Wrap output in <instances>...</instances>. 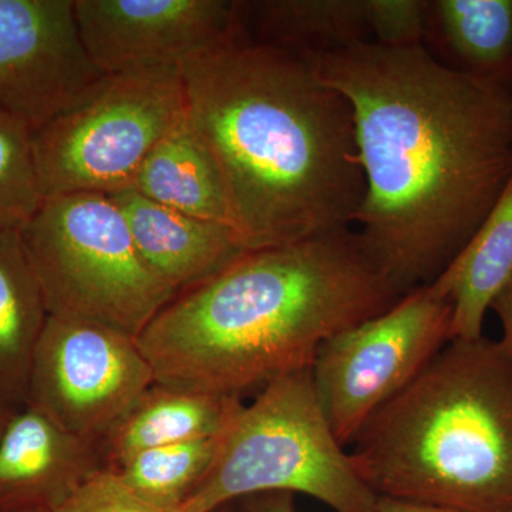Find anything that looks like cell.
<instances>
[{
	"label": "cell",
	"mask_w": 512,
	"mask_h": 512,
	"mask_svg": "<svg viewBox=\"0 0 512 512\" xmlns=\"http://www.w3.org/2000/svg\"><path fill=\"white\" fill-rule=\"evenodd\" d=\"M350 228L251 251L137 336L156 382L238 397L312 367L323 343L402 298Z\"/></svg>",
	"instance_id": "obj_3"
},
{
	"label": "cell",
	"mask_w": 512,
	"mask_h": 512,
	"mask_svg": "<svg viewBox=\"0 0 512 512\" xmlns=\"http://www.w3.org/2000/svg\"><path fill=\"white\" fill-rule=\"evenodd\" d=\"M238 512H298L291 493H265L239 500Z\"/></svg>",
	"instance_id": "obj_24"
},
{
	"label": "cell",
	"mask_w": 512,
	"mask_h": 512,
	"mask_svg": "<svg viewBox=\"0 0 512 512\" xmlns=\"http://www.w3.org/2000/svg\"><path fill=\"white\" fill-rule=\"evenodd\" d=\"M423 47L448 69L512 92V0H426Z\"/></svg>",
	"instance_id": "obj_16"
},
{
	"label": "cell",
	"mask_w": 512,
	"mask_h": 512,
	"mask_svg": "<svg viewBox=\"0 0 512 512\" xmlns=\"http://www.w3.org/2000/svg\"><path fill=\"white\" fill-rule=\"evenodd\" d=\"M187 120L251 251L350 228L365 195L349 101L302 57L232 36L180 69Z\"/></svg>",
	"instance_id": "obj_2"
},
{
	"label": "cell",
	"mask_w": 512,
	"mask_h": 512,
	"mask_svg": "<svg viewBox=\"0 0 512 512\" xmlns=\"http://www.w3.org/2000/svg\"><path fill=\"white\" fill-rule=\"evenodd\" d=\"M153 383V367L134 336L49 316L33 356L28 404L100 448Z\"/></svg>",
	"instance_id": "obj_9"
},
{
	"label": "cell",
	"mask_w": 512,
	"mask_h": 512,
	"mask_svg": "<svg viewBox=\"0 0 512 512\" xmlns=\"http://www.w3.org/2000/svg\"><path fill=\"white\" fill-rule=\"evenodd\" d=\"M131 188L171 210L232 228L220 173L187 117L148 154Z\"/></svg>",
	"instance_id": "obj_19"
},
{
	"label": "cell",
	"mask_w": 512,
	"mask_h": 512,
	"mask_svg": "<svg viewBox=\"0 0 512 512\" xmlns=\"http://www.w3.org/2000/svg\"><path fill=\"white\" fill-rule=\"evenodd\" d=\"M376 512H457V511L443 510V508L426 507V505L402 503V501L390 500V498L379 497V501H377Z\"/></svg>",
	"instance_id": "obj_26"
},
{
	"label": "cell",
	"mask_w": 512,
	"mask_h": 512,
	"mask_svg": "<svg viewBox=\"0 0 512 512\" xmlns=\"http://www.w3.org/2000/svg\"><path fill=\"white\" fill-rule=\"evenodd\" d=\"M490 311H494L500 320L501 328H503V339L500 340V343L512 360V274L495 296Z\"/></svg>",
	"instance_id": "obj_25"
},
{
	"label": "cell",
	"mask_w": 512,
	"mask_h": 512,
	"mask_svg": "<svg viewBox=\"0 0 512 512\" xmlns=\"http://www.w3.org/2000/svg\"><path fill=\"white\" fill-rule=\"evenodd\" d=\"M235 0H74L90 59L104 74L181 69L234 36Z\"/></svg>",
	"instance_id": "obj_11"
},
{
	"label": "cell",
	"mask_w": 512,
	"mask_h": 512,
	"mask_svg": "<svg viewBox=\"0 0 512 512\" xmlns=\"http://www.w3.org/2000/svg\"><path fill=\"white\" fill-rule=\"evenodd\" d=\"M234 36L296 56L373 42L369 0H235Z\"/></svg>",
	"instance_id": "obj_14"
},
{
	"label": "cell",
	"mask_w": 512,
	"mask_h": 512,
	"mask_svg": "<svg viewBox=\"0 0 512 512\" xmlns=\"http://www.w3.org/2000/svg\"><path fill=\"white\" fill-rule=\"evenodd\" d=\"M345 448L320 407L311 367L286 373L239 410L184 510L217 512L251 495L301 493L336 512H376L379 497Z\"/></svg>",
	"instance_id": "obj_5"
},
{
	"label": "cell",
	"mask_w": 512,
	"mask_h": 512,
	"mask_svg": "<svg viewBox=\"0 0 512 512\" xmlns=\"http://www.w3.org/2000/svg\"><path fill=\"white\" fill-rule=\"evenodd\" d=\"M512 274V174L466 248L433 282L453 306L451 340L483 336L485 315Z\"/></svg>",
	"instance_id": "obj_17"
},
{
	"label": "cell",
	"mask_w": 512,
	"mask_h": 512,
	"mask_svg": "<svg viewBox=\"0 0 512 512\" xmlns=\"http://www.w3.org/2000/svg\"><path fill=\"white\" fill-rule=\"evenodd\" d=\"M185 117L180 69L106 74L70 109L33 131L45 198L128 190L148 154Z\"/></svg>",
	"instance_id": "obj_7"
},
{
	"label": "cell",
	"mask_w": 512,
	"mask_h": 512,
	"mask_svg": "<svg viewBox=\"0 0 512 512\" xmlns=\"http://www.w3.org/2000/svg\"><path fill=\"white\" fill-rule=\"evenodd\" d=\"M43 201L32 128L0 110V234L20 231Z\"/></svg>",
	"instance_id": "obj_21"
},
{
	"label": "cell",
	"mask_w": 512,
	"mask_h": 512,
	"mask_svg": "<svg viewBox=\"0 0 512 512\" xmlns=\"http://www.w3.org/2000/svg\"><path fill=\"white\" fill-rule=\"evenodd\" d=\"M49 318L19 231L0 234V404L28 406L37 342Z\"/></svg>",
	"instance_id": "obj_18"
},
{
	"label": "cell",
	"mask_w": 512,
	"mask_h": 512,
	"mask_svg": "<svg viewBox=\"0 0 512 512\" xmlns=\"http://www.w3.org/2000/svg\"><path fill=\"white\" fill-rule=\"evenodd\" d=\"M349 101L365 177L360 239L406 295L466 248L512 174V92L424 49L299 56Z\"/></svg>",
	"instance_id": "obj_1"
},
{
	"label": "cell",
	"mask_w": 512,
	"mask_h": 512,
	"mask_svg": "<svg viewBox=\"0 0 512 512\" xmlns=\"http://www.w3.org/2000/svg\"><path fill=\"white\" fill-rule=\"evenodd\" d=\"M242 406L238 397L153 383L101 443L104 468L150 448L221 437Z\"/></svg>",
	"instance_id": "obj_15"
},
{
	"label": "cell",
	"mask_w": 512,
	"mask_h": 512,
	"mask_svg": "<svg viewBox=\"0 0 512 512\" xmlns=\"http://www.w3.org/2000/svg\"><path fill=\"white\" fill-rule=\"evenodd\" d=\"M6 512H50V510L46 507H23L15 508V510H9Z\"/></svg>",
	"instance_id": "obj_28"
},
{
	"label": "cell",
	"mask_w": 512,
	"mask_h": 512,
	"mask_svg": "<svg viewBox=\"0 0 512 512\" xmlns=\"http://www.w3.org/2000/svg\"><path fill=\"white\" fill-rule=\"evenodd\" d=\"M350 446L377 497L512 512V360L500 340H450Z\"/></svg>",
	"instance_id": "obj_4"
},
{
	"label": "cell",
	"mask_w": 512,
	"mask_h": 512,
	"mask_svg": "<svg viewBox=\"0 0 512 512\" xmlns=\"http://www.w3.org/2000/svg\"><path fill=\"white\" fill-rule=\"evenodd\" d=\"M373 42L393 49L423 46L426 0H369Z\"/></svg>",
	"instance_id": "obj_23"
},
{
	"label": "cell",
	"mask_w": 512,
	"mask_h": 512,
	"mask_svg": "<svg viewBox=\"0 0 512 512\" xmlns=\"http://www.w3.org/2000/svg\"><path fill=\"white\" fill-rule=\"evenodd\" d=\"M50 512H187L161 507L134 494L109 468L97 471L66 495Z\"/></svg>",
	"instance_id": "obj_22"
},
{
	"label": "cell",
	"mask_w": 512,
	"mask_h": 512,
	"mask_svg": "<svg viewBox=\"0 0 512 512\" xmlns=\"http://www.w3.org/2000/svg\"><path fill=\"white\" fill-rule=\"evenodd\" d=\"M451 322L453 306L430 284L323 343L311 367L313 384L343 447L450 342Z\"/></svg>",
	"instance_id": "obj_8"
},
{
	"label": "cell",
	"mask_w": 512,
	"mask_h": 512,
	"mask_svg": "<svg viewBox=\"0 0 512 512\" xmlns=\"http://www.w3.org/2000/svg\"><path fill=\"white\" fill-rule=\"evenodd\" d=\"M103 468L96 444L67 433L28 404L10 414L0 434V507L52 510Z\"/></svg>",
	"instance_id": "obj_12"
},
{
	"label": "cell",
	"mask_w": 512,
	"mask_h": 512,
	"mask_svg": "<svg viewBox=\"0 0 512 512\" xmlns=\"http://www.w3.org/2000/svg\"><path fill=\"white\" fill-rule=\"evenodd\" d=\"M103 76L83 45L74 0H0V110L35 131Z\"/></svg>",
	"instance_id": "obj_10"
},
{
	"label": "cell",
	"mask_w": 512,
	"mask_h": 512,
	"mask_svg": "<svg viewBox=\"0 0 512 512\" xmlns=\"http://www.w3.org/2000/svg\"><path fill=\"white\" fill-rule=\"evenodd\" d=\"M19 234L49 316L137 338L177 296L144 264L109 195L46 197Z\"/></svg>",
	"instance_id": "obj_6"
},
{
	"label": "cell",
	"mask_w": 512,
	"mask_h": 512,
	"mask_svg": "<svg viewBox=\"0 0 512 512\" xmlns=\"http://www.w3.org/2000/svg\"><path fill=\"white\" fill-rule=\"evenodd\" d=\"M217 512H220V511H217Z\"/></svg>",
	"instance_id": "obj_29"
},
{
	"label": "cell",
	"mask_w": 512,
	"mask_h": 512,
	"mask_svg": "<svg viewBox=\"0 0 512 512\" xmlns=\"http://www.w3.org/2000/svg\"><path fill=\"white\" fill-rule=\"evenodd\" d=\"M10 414H12V412H9V410L6 409L5 406H2V404H0V434H2L3 429H5V426H6V423H8Z\"/></svg>",
	"instance_id": "obj_27"
},
{
	"label": "cell",
	"mask_w": 512,
	"mask_h": 512,
	"mask_svg": "<svg viewBox=\"0 0 512 512\" xmlns=\"http://www.w3.org/2000/svg\"><path fill=\"white\" fill-rule=\"evenodd\" d=\"M109 197L126 218L144 264L175 295L204 284L248 252L228 225L171 210L133 188Z\"/></svg>",
	"instance_id": "obj_13"
},
{
	"label": "cell",
	"mask_w": 512,
	"mask_h": 512,
	"mask_svg": "<svg viewBox=\"0 0 512 512\" xmlns=\"http://www.w3.org/2000/svg\"><path fill=\"white\" fill-rule=\"evenodd\" d=\"M220 437L150 448L109 468L134 494L161 507H183L204 480Z\"/></svg>",
	"instance_id": "obj_20"
}]
</instances>
